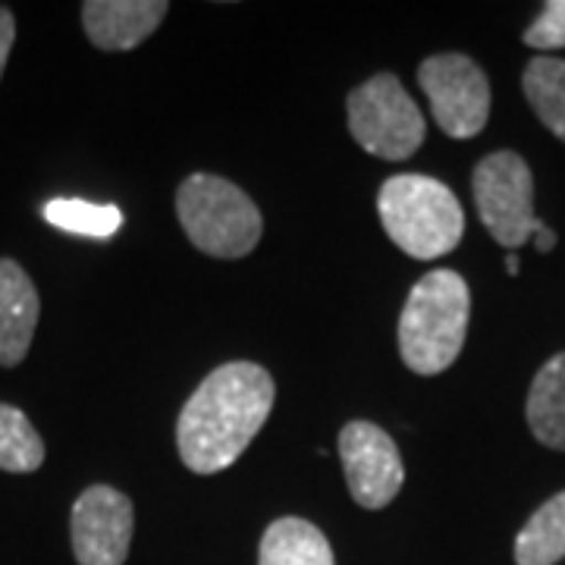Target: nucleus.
I'll list each match as a JSON object with an SVG mask.
<instances>
[{
    "label": "nucleus",
    "mask_w": 565,
    "mask_h": 565,
    "mask_svg": "<svg viewBox=\"0 0 565 565\" xmlns=\"http://www.w3.org/2000/svg\"><path fill=\"white\" fill-rule=\"evenodd\" d=\"M274 396V377L262 364L230 362L211 371L177 424V446L189 471L214 475L236 462L267 422Z\"/></svg>",
    "instance_id": "obj_1"
},
{
    "label": "nucleus",
    "mask_w": 565,
    "mask_h": 565,
    "mask_svg": "<svg viewBox=\"0 0 565 565\" xmlns=\"http://www.w3.org/2000/svg\"><path fill=\"white\" fill-rule=\"evenodd\" d=\"M471 292L462 274L430 270L412 286L399 318V355L415 374H444L459 359L468 333Z\"/></svg>",
    "instance_id": "obj_2"
},
{
    "label": "nucleus",
    "mask_w": 565,
    "mask_h": 565,
    "mask_svg": "<svg viewBox=\"0 0 565 565\" xmlns=\"http://www.w3.org/2000/svg\"><path fill=\"white\" fill-rule=\"evenodd\" d=\"M377 211L386 236L418 262L449 255L465 233V211L452 189L422 173H399L381 185Z\"/></svg>",
    "instance_id": "obj_3"
},
{
    "label": "nucleus",
    "mask_w": 565,
    "mask_h": 565,
    "mask_svg": "<svg viewBox=\"0 0 565 565\" xmlns=\"http://www.w3.org/2000/svg\"><path fill=\"white\" fill-rule=\"evenodd\" d=\"M177 214L192 245L214 258H243L262 239V214L239 185L195 173L177 192Z\"/></svg>",
    "instance_id": "obj_4"
},
{
    "label": "nucleus",
    "mask_w": 565,
    "mask_h": 565,
    "mask_svg": "<svg viewBox=\"0 0 565 565\" xmlns=\"http://www.w3.org/2000/svg\"><path fill=\"white\" fill-rule=\"evenodd\" d=\"M349 132L367 154L405 161L424 145V114L403 82L381 73L349 95Z\"/></svg>",
    "instance_id": "obj_5"
},
{
    "label": "nucleus",
    "mask_w": 565,
    "mask_h": 565,
    "mask_svg": "<svg viewBox=\"0 0 565 565\" xmlns=\"http://www.w3.org/2000/svg\"><path fill=\"white\" fill-rule=\"evenodd\" d=\"M471 189L487 233L509 252L522 248L546 226L534 214V177L522 154L515 151L487 154L475 167Z\"/></svg>",
    "instance_id": "obj_6"
},
{
    "label": "nucleus",
    "mask_w": 565,
    "mask_h": 565,
    "mask_svg": "<svg viewBox=\"0 0 565 565\" xmlns=\"http://www.w3.org/2000/svg\"><path fill=\"white\" fill-rule=\"evenodd\" d=\"M430 114L449 139H471L490 117V82L484 70L465 54L427 57L418 70Z\"/></svg>",
    "instance_id": "obj_7"
},
{
    "label": "nucleus",
    "mask_w": 565,
    "mask_h": 565,
    "mask_svg": "<svg viewBox=\"0 0 565 565\" xmlns=\"http://www.w3.org/2000/svg\"><path fill=\"white\" fill-rule=\"evenodd\" d=\"M340 459L352 500L364 509L390 505L405 481L403 456L384 427L371 422H349L340 430Z\"/></svg>",
    "instance_id": "obj_8"
},
{
    "label": "nucleus",
    "mask_w": 565,
    "mask_h": 565,
    "mask_svg": "<svg viewBox=\"0 0 565 565\" xmlns=\"http://www.w3.org/2000/svg\"><path fill=\"white\" fill-rule=\"evenodd\" d=\"M132 500L114 487H88L73 505V553L79 565H122L132 544Z\"/></svg>",
    "instance_id": "obj_9"
},
{
    "label": "nucleus",
    "mask_w": 565,
    "mask_h": 565,
    "mask_svg": "<svg viewBox=\"0 0 565 565\" xmlns=\"http://www.w3.org/2000/svg\"><path fill=\"white\" fill-rule=\"evenodd\" d=\"M163 0H88L82 3V25L102 51L139 47L167 17Z\"/></svg>",
    "instance_id": "obj_10"
},
{
    "label": "nucleus",
    "mask_w": 565,
    "mask_h": 565,
    "mask_svg": "<svg viewBox=\"0 0 565 565\" xmlns=\"http://www.w3.org/2000/svg\"><path fill=\"white\" fill-rule=\"evenodd\" d=\"M41 299L32 277L20 264L0 258V364L13 367L25 359L35 327H39Z\"/></svg>",
    "instance_id": "obj_11"
},
{
    "label": "nucleus",
    "mask_w": 565,
    "mask_h": 565,
    "mask_svg": "<svg viewBox=\"0 0 565 565\" xmlns=\"http://www.w3.org/2000/svg\"><path fill=\"white\" fill-rule=\"evenodd\" d=\"M258 565H337V559L321 527L289 515L264 531Z\"/></svg>",
    "instance_id": "obj_12"
},
{
    "label": "nucleus",
    "mask_w": 565,
    "mask_h": 565,
    "mask_svg": "<svg viewBox=\"0 0 565 565\" xmlns=\"http://www.w3.org/2000/svg\"><path fill=\"white\" fill-rule=\"evenodd\" d=\"M531 434L550 449H565V352L537 371L527 393Z\"/></svg>",
    "instance_id": "obj_13"
},
{
    "label": "nucleus",
    "mask_w": 565,
    "mask_h": 565,
    "mask_svg": "<svg viewBox=\"0 0 565 565\" xmlns=\"http://www.w3.org/2000/svg\"><path fill=\"white\" fill-rule=\"evenodd\" d=\"M565 559V490L550 497L515 537V563L556 565Z\"/></svg>",
    "instance_id": "obj_14"
},
{
    "label": "nucleus",
    "mask_w": 565,
    "mask_h": 565,
    "mask_svg": "<svg viewBox=\"0 0 565 565\" xmlns=\"http://www.w3.org/2000/svg\"><path fill=\"white\" fill-rule=\"evenodd\" d=\"M522 88L537 120L565 141V61L534 57L522 76Z\"/></svg>",
    "instance_id": "obj_15"
},
{
    "label": "nucleus",
    "mask_w": 565,
    "mask_h": 565,
    "mask_svg": "<svg viewBox=\"0 0 565 565\" xmlns=\"http://www.w3.org/2000/svg\"><path fill=\"white\" fill-rule=\"evenodd\" d=\"M41 214L63 233L88 239H110L122 226V211L117 204H95L85 199H51Z\"/></svg>",
    "instance_id": "obj_16"
},
{
    "label": "nucleus",
    "mask_w": 565,
    "mask_h": 565,
    "mask_svg": "<svg viewBox=\"0 0 565 565\" xmlns=\"http://www.w3.org/2000/svg\"><path fill=\"white\" fill-rule=\"evenodd\" d=\"M44 462V444L32 422L17 405L0 403V468L13 475L39 471Z\"/></svg>",
    "instance_id": "obj_17"
},
{
    "label": "nucleus",
    "mask_w": 565,
    "mask_h": 565,
    "mask_svg": "<svg viewBox=\"0 0 565 565\" xmlns=\"http://www.w3.org/2000/svg\"><path fill=\"white\" fill-rule=\"evenodd\" d=\"M525 44L534 51H565V0H546L541 17L527 25Z\"/></svg>",
    "instance_id": "obj_18"
},
{
    "label": "nucleus",
    "mask_w": 565,
    "mask_h": 565,
    "mask_svg": "<svg viewBox=\"0 0 565 565\" xmlns=\"http://www.w3.org/2000/svg\"><path fill=\"white\" fill-rule=\"evenodd\" d=\"M13 41H17V20L7 7H0V76L7 70L10 61V51H13Z\"/></svg>",
    "instance_id": "obj_19"
},
{
    "label": "nucleus",
    "mask_w": 565,
    "mask_h": 565,
    "mask_svg": "<svg viewBox=\"0 0 565 565\" xmlns=\"http://www.w3.org/2000/svg\"><path fill=\"white\" fill-rule=\"evenodd\" d=\"M534 245H537V252H544V255L546 252H553V248H556V233H553L550 226H544V230L534 236Z\"/></svg>",
    "instance_id": "obj_20"
},
{
    "label": "nucleus",
    "mask_w": 565,
    "mask_h": 565,
    "mask_svg": "<svg viewBox=\"0 0 565 565\" xmlns=\"http://www.w3.org/2000/svg\"><path fill=\"white\" fill-rule=\"evenodd\" d=\"M505 270H509V277H515V274H519V258H515V252H509V258H505Z\"/></svg>",
    "instance_id": "obj_21"
}]
</instances>
